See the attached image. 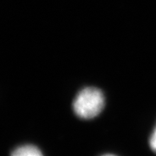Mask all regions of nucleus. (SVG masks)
<instances>
[{
  "mask_svg": "<svg viewBox=\"0 0 156 156\" xmlns=\"http://www.w3.org/2000/svg\"><path fill=\"white\" fill-rule=\"evenodd\" d=\"M105 106V97L100 89L88 87L82 89L73 103L76 115L82 119H92L97 116Z\"/></svg>",
  "mask_w": 156,
  "mask_h": 156,
  "instance_id": "obj_1",
  "label": "nucleus"
},
{
  "mask_svg": "<svg viewBox=\"0 0 156 156\" xmlns=\"http://www.w3.org/2000/svg\"><path fill=\"white\" fill-rule=\"evenodd\" d=\"M11 154L15 156H40L43 153L37 147L29 144L18 147L11 153Z\"/></svg>",
  "mask_w": 156,
  "mask_h": 156,
  "instance_id": "obj_2",
  "label": "nucleus"
},
{
  "mask_svg": "<svg viewBox=\"0 0 156 156\" xmlns=\"http://www.w3.org/2000/svg\"><path fill=\"white\" fill-rule=\"evenodd\" d=\"M149 144H150L151 149L156 153V127L154 129L153 133H152L150 140H149Z\"/></svg>",
  "mask_w": 156,
  "mask_h": 156,
  "instance_id": "obj_3",
  "label": "nucleus"
}]
</instances>
